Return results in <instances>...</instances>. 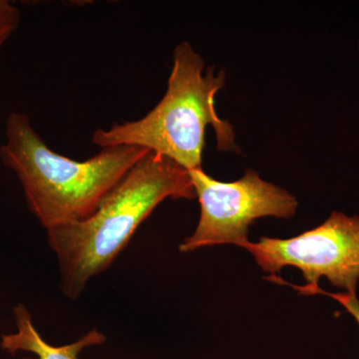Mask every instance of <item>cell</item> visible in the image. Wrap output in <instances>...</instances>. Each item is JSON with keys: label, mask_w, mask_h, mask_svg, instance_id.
<instances>
[{"label": "cell", "mask_w": 359, "mask_h": 359, "mask_svg": "<svg viewBox=\"0 0 359 359\" xmlns=\"http://www.w3.org/2000/svg\"><path fill=\"white\" fill-rule=\"evenodd\" d=\"M313 294L327 295V297H332L335 301L339 302L355 318L359 325V302L358 297H356V294H351V292H346V294H330V292H325V290L318 287V289L314 290Z\"/></svg>", "instance_id": "obj_8"}, {"label": "cell", "mask_w": 359, "mask_h": 359, "mask_svg": "<svg viewBox=\"0 0 359 359\" xmlns=\"http://www.w3.org/2000/svg\"><path fill=\"white\" fill-rule=\"evenodd\" d=\"M188 42L177 45L166 94L141 119L96 130L92 142L101 149L139 146L174 160L188 171L202 168L205 128L211 125L221 151L240 152L233 125L221 119L215 99L226 83L224 70L215 73Z\"/></svg>", "instance_id": "obj_3"}, {"label": "cell", "mask_w": 359, "mask_h": 359, "mask_svg": "<svg viewBox=\"0 0 359 359\" xmlns=\"http://www.w3.org/2000/svg\"><path fill=\"white\" fill-rule=\"evenodd\" d=\"M0 159L20 180L26 202L46 231L83 221L151 151L113 146L83 162L53 152L25 114L7 116Z\"/></svg>", "instance_id": "obj_2"}, {"label": "cell", "mask_w": 359, "mask_h": 359, "mask_svg": "<svg viewBox=\"0 0 359 359\" xmlns=\"http://www.w3.org/2000/svg\"><path fill=\"white\" fill-rule=\"evenodd\" d=\"M13 311L18 332L4 334L1 339L2 349L7 353L15 354L18 351H28L36 354L39 359H78L79 353L86 347L105 342V335L97 330H92L74 344L52 346L35 330L32 314L25 304H18Z\"/></svg>", "instance_id": "obj_6"}, {"label": "cell", "mask_w": 359, "mask_h": 359, "mask_svg": "<svg viewBox=\"0 0 359 359\" xmlns=\"http://www.w3.org/2000/svg\"><path fill=\"white\" fill-rule=\"evenodd\" d=\"M259 268L275 273L285 266L299 269L306 285H290L280 278L271 280L289 285L302 294H313L318 280L327 278L334 287L355 294L359 280V217L334 212L330 218L313 230L294 238L262 237L259 242L245 245Z\"/></svg>", "instance_id": "obj_5"}, {"label": "cell", "mask_w": 359, "mask_h": 359, "mask_svg": "<svg viewBox=\"0 0 359 359\" xmlns=\"http://www.w3.org/2000/svg\"><path fill=\"white\" fill-rule=\"evenodd\" d=\"M2 45H4V44H0V47H1V46H2Z\"/></svg>", "instance_id": "obj_9"}, {"label": "cell", "mask_w": 359, "mask_h": 359, "mask_svg": "<svg viewBox=\"0 0 359 359\" xmlns=\"http://www.w3.org/2000/svg\"><path fill=\"white\" fill-rule=\"evenodd\" d=\"M199 199V224L179 250L191 252L205 247L249 244V229L264 217L290 219L297 212L294 195L264 181L257 172L247 170L243 178L226 183L212 178L202 168L189 171Z\"/></svg>", "instance_id": "obj_4"}, {"label": "cell", "mask_w": 359, "mask_h": 359, "mask_svg": "<svg viewBox=\"0 0 359 359\" xmlns=\"http://www.w3.org/2000/svg\"><path fill=\"white\" fill-rule=\"evenodd\" d=\"M196 197L188 170L165 156H146L93 215L47 231L58 259L63 294L77 299L92 278L109 268L163 201Z\"/></svg>", "instance_id": "obj_1"}, {"label": "cell", "mask_w": 359, "mask_h": 359, "mask_svg": "<svg viewBox=\"0 0 359 359\" xmlns=\"http://www.w3.org/2000/svg\"><path fill=\"white\" fill-rule=\"evenodd\" d=\"M20 13L18 7L7 0H0V44H4L20 25Z\"/></svg>", "instance_id": "obj_7"}, {"label": "cell", "mask_w": 359, "mask_h": 359, "mask_svg": "<svg viewBox=\"0 0 359 359\" xmlns=\"http://www.w3.org/2000/svg\"><path fill=\"white\" fill-rule=\"evenodd\" d=\"M358 51H359V43H358Z\"/></svg>", "instance_id": "obj_10"}]
</instances>
